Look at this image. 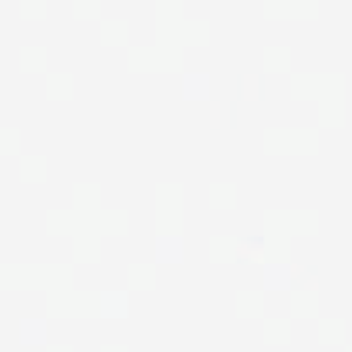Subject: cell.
Segmentation results:
<instances>
[{
    "label": "cell",
    "mask_w": 352,
    "mask_h": 352,
    "mask_svg": "<svg viewBox=\"0 0 352 352\" xmlns=\"http://www.w3.org/2000/svg\"><path fill=\"white\" fill-rule=\"evenodd\" d=\"M236 318H265V291H236Z\"/></svg>",
    "instance_id": "cell-18"
},
{
    "label": "cell",
    "mask_w": 352,
    "mask_h": 352,
    "mask_svg": "<svg viewBox=\"0 0 352 352\" xmlns=\"http://www.w3.org/2000/svg\"><path fill=\"white\" fill-rule=\"evenodd\" d=\"M72 19L100 21L102 19V0H72Z\"/></svg>",
    "instance_id": "cell-26"
},
{
    "label": "cell",
    "mask_w": 352,
    "mask_h": 352,
    "mask_svg": "<svg viewBox=\"0 0 352 352\" xmlns=\"http://www.w3.org/2000/svg\"><path fill=\"white\" fill-rule=\"evenodd\" d=\"M96 213V212H95ZM95 213L81 215L79 226L72 234V261L74 265L102 263V230L96 222Z\"/></svg>",
    "instance_id": "cell-9"
},
{
    "label": "cell",
    "mask_w": 352,
    "mask_h": 352,
    "mask_svg": "<svg viewBox=\"0 0 352 352\" xmlns=\"http://www.w3.org/2000/svg\"><path fill=\"white\" fill-rule=\"evenodd\" d=\"M100 47H129V21L100 19Z\"/></svg>",
    "instance_id": "cell-22"
},
{
    "label": "cell",
    "mask_w": 352,
    "mask_h": 352,
    "mask_svg": "<svg viewBox=\"0 0 352 352\" xmlns=\"http://www.w3.org/2000/svg\"><path fill=\"white\" fill-rule=\"evenodd\" d=\"M45 85L47 102H74L76 78L72 72H47Z\"/></svg>",
    "instance_id": "cell-14"
},
{
    "label": "cell",
    "mask_w": 352,
    "mask_h": 352,
    "mask_svg": "<svg viewBox=\"0 0 352 352\" xmlns=\"http://www.w3.org/2000/svg\"><path fill=\"white\" fill-rule=\"evenodd\" d=\"M212 41L208 19H186L184 0H155V45L206 48Z\"/></svg>",
    "instance_id": "cell-3"
},
{
    "label": "cell",
    "mask_w": 352,
    "mask_h": 352,
    "mask_svg": "<svg viewBox=\"0 0 352 352\" xmlns=\"http://www.w3.org/2000/svg\"><path fill=\"white\" fill-rule=\"evenodd\" d=\"M102 352H129V346L126 344H113V346H100Z\"/></svg>",
    "instance_id": "cell-30"
},
{
    "label": "cell",
    "mask_w": 352,
    "mask_h": 352,
    "mask_svg": "<svg viewBox=\"0 0 352 352\" xmlns=\"http://www.w3.org/2000/svg\"><path fill=\"white\" fill-rule=\"evenodd\" d=\"M263 320V346H292V318H261Z\"/></svg>",
    "instance_id": "cell-19"
},
{
    "label": "cell",
    "mask_w": 352,
    "mask_h": 352,
    "mask_svg": "<svg viewBox=\"0 0 352 352\" xmlns=\"http://www.w3.org/2000/svg\"><path fill=\"white\" fill-rule=\"evenodd\" d=\"M129 291H98V320L129 318Z\"/></svg>",
    "instance_id": "cell-11"
},
{
    "label": "cell",
    "mask_w": 352,
    "mask_h": 352,
    "mask_svg": "<svg viewBox=\"0 0 352 352\" xmlns=\"http://www.w3.org/2000/svg\"><path fill=\"white\" fill-rule=\"evenodd\" d=\"M291 102L318 103V129H346V72H294Z\"/></svg>",
    "instance_id": "cell-2"
},
{
    "label": "cell",
    "mask_w": 352,
    "mask_h": 352,
    "mask_svg": "<svg viewBox=\"0 0 352 352\" xmlns=\"http://www.w3.org/2000/svg\"><path fill=\"white\" fill-rule=\"evenodd\" d=\"M318 320V346L342 347L346 344V318H316Z\"/></svg>",
    "instance_id": "cell-24"
},
{
    "label": "cell",
    "mask_w": 352,
    "mask_h": 352,
    "mask_svg": "<svg viewBox=\"0 0 352 352\" xmlns=\"http://www.w3.org/2000/svg\"><path fill=\"white\" fill-rule=\"evenodd\" d=\"M320 210H263V261L272 267H291L292 237H318Z\"/></svg>",
    "instance_id": "cell-1"
},
{
    "label": "cell",
    "mask_w": 352,
    "mask_h": 352,
    "mask_svg": "<svg viewBox=\"0 0 352 352\" xmlns=\"http://www.w3.org/2000/svg\"><path fill=\"white\" fill-rule=\"evenodd\" d=\"M158 284L157 263H129L127 265V291L155 292Z\"/></svg>",
    "instance_id": "cell-13"
},
{
    "label": "cell",
    "mask_w": 352,
    "mask_h": 352,
    "mask_svg": "<svg viewBox=\"0 0 352 352\" xmlns=\"http://www.w3.org/2000/svg\"><path fill=\"white\" fill-rule=\"evenodd\" d=\"M19 181L23 184H47V155H23V157H19Z\"/></svg>",
    "instance_id": "cell-17"
},
{
    "label": "cell",
    "mask_w": 352,
    "mask_h": 352,
    "mask_svg": "<svg viewBox=\"0 0 352 352\" xmlns=\"http://www.w3.org/2000/svg\"><path fill=\"white\" fill-rule=\"evenodd\" d=\"M184 182H155V237L184 241Z\"/></svg>",
    "instance_id": "cell-5"
},
{
    "label": "cell",
    "mask_w": 352,
    "mask_h": 352,
    "mask_svg": "<svg viewBox=\"0 0 352 352\" xmlns=\"http://www.w3.org/2000/svg\"><path fill=\"white\" fill-rule=\"evenodd\" d=\"M342 347H344V351H346V352H351V351H352V347H351V346H347V344H344Z\"/></svg>",
    "instance_id": "cell-32"
},
{
    "label": "cell",
    "mask_w": 352,
    "mask_h": 352,
    "mask_svg": "<svg viewBox=\"0 0 352 352\" xmlns=\"http://www.w3.org/2000/svg\"><path fill=\"white\" fill-rule=\"evenodd\" d=\"M239 261V237L210 236V263L236 265Z\"/></svg>",
    "instance_id": "cell-16"
},
{
    "label": "cell",
    "mask_w": 352,
    "mask_h": 352,
    "mask_svg": "<svg viewBox=\"0 0 352 352\" xmlns=\"http://www.w3.org/2000/svg\"><path fill=\"white\" fill-rule=\"evenodd\" d=\"M31 329V336L26 337L21 344H45V333H36L38 329H45V320L40 322H24Z\"/></svg>",
    "instance_id": "cell-29"
},
{
    "label": "cell",
    "mask_w": 352,
    "mask_h": 352,
    "mask_svg": "<svg viewBox=\"0 0 352 352\" xmlns=\"http://www.w3.org/2000/svg\"><path fill=\"white\" fill-rule=\"evenodd\" d=\"M21 74H47L48 50L47 47H21L19 48Z\"/></svg>",
    "instance_id": "cell-25"
},
{
    "label": "cell",
    "mask_w": 352,
    "mask_h": 352,
    "mask_svg": "<svg viewBox=\"0 0 352 352\" xmlns=\"http://www.w3.org/2000/svg\"><path fill=\"white\" fill-rule=\"evenodd\" d=\"M102 182H74L72 184V210L81 215L102 208Z\"/></svg>",
    "instance_id": "cell-12"
},
{
    "label": "cell",
    "mask_w": 352,
    "mask_h": 352,
    "mask_svg": "<svg viewBox=\"0 0 352 352\" xmlns=\"http://www.w3.org/2000/svg\"><path fill=\"white\" fill-rule=\"evenodd\" d=\"M184 72V48L127 47V74H182Z\"/></svg>",
    "instance_id": "cell-7"
},
{
    "label": "cell",
    "mask_w": 352,
    "mask_h": 352,
    "mask_svg": "<svg viewBox=\"0 0 352 352\" xmlns=\"http://www.w3.org/2000/svg\"><path fill=\"white\" fill-rule=\"evenodd\" d=\"M265 21H318L320 0H263Z\"/></svg>",
    "instance_id": "cell-10"
},
{
    "label": "cell",
    "mask_w": 352,
    "mask_h": 352,
    "mask_svg": "<svg viewBox=\"0 0 352 352\" xmlns=\"http://www.w3.org/2000/svg\"><path fill=\"white\" fill-rule=\"evenodd\" d=\"M19 153H21V129L19 127L0 129V155L17 157Z\"/></svg>",
    "instance_id": "cell-28"
},
{
    "label": "cell",
    "mask_w": 352,
    "mask_h": 352,
    "mask_svg": "<svg viewBox=\"0 0 352 352\" xmlns=\"http://www.w3.org/2000/svg\"><path fill=\"white\" fill-rule=\"evenodd\" d=\"M79 215L76 210L55 208L47 210V236L48 237H71L79 226Z\"/></svg>",
    "instance_id": "cell-15"
},
{
    "label": "cell",
    "mask_w": 352,
    "mask_h": 352,
    "mask_svg": "<svg viewBox=\"0 0 352 352\" xmlns=\"http://www.w3.org/2000/svg\"><path fill=\"white\" fill-rule=\"evenodd\" d=\"M292 320H316L320 316V294L316 291H294L291 292Z\"/></svg>",
    "instance_id": "cell-20"
},
{
    "label": "cell",
    "mask_w": 352,
    "mask_h": 352,
    "mask_svg": "<svg viewBox=\"0 0 352 352\" xmlns=\"http://www.w3.org/2000/svg\"><path fill=\"white\" fill-rule=\"evenodd\" d=\"M265 157H318V127H265Z\"/></svg>",
    "instance_id": "cell-6"
},
{
    "label": "cell",
    "mask_w": 352,
    "mask_h": 352,
    "mask_svg": "<svg viewBox=\"0 0 352 352\" xmlns=\"http://www.w3.org/2000/svg\"><path fill=\"white\" fill-rule=\"evenodd\" d=\"M208 206L213 212L237 210V182H212Z\"/></svg>",
    "instance_id": "cell-23"
},
{
    "label": "cell",
    "mask_w": 352,
    "mask_h": 352,
    "mask_svg": "<svg viewBox=\"0 0 352 352\" xmlns=\"http://www.w3.org/2000/svg\"><path fill=\"white\" fill-rule=\"evenodd\" d=\"M48 0H19L21 21H47Z\"/></svg>",
    "instance_id": "cell-27"
},
{
    "label": "cell",
    "mask_w": 352,
    "mask_h": 352,
    "mask_svg": "<svg viewBox=\"0 0 352 352\" xmlns=\"http://www.w3.org/2000/svg\"><path fill=\"white\" fill-rule=\"evenodd\" d=\"M45 349L47 352H74V346H71V344H60V346H45Z\"/></svg>",
    "instance_id": "cell-31"
},
{
    "label": "cell",
    "mask_w": 352,
    "mask_h": 352,
    "mask_svg": "<svg viewBox=\"0 0 352 352\" xmlns=\"http://www.w3.org/2000/svg\"><path fill=\"white\" fill-rule=\"evenodd\" d=\"M74 263L0 265V291L47 292L55 287H74Z\"/></svg>",
    "instance_id": "cell-4"
},
{
    "label": "cell",
    "mask_w": 352,
    "mask_h": 352,
    "mask_svg": "<svg viewBox=\"0 0 352 352\" xmlns=\"http://www.w3.org/2000/svg\"><path fill=\"white\" fill-rule=\"evenodd\" d=\"M292 47L272 45L263 47V74H291Z\"/></svg>",
    "instance_id": "cell-21"
},
{
    "label": "cell",
    "mask_w": 352,
    "mask_h": 352,
    "mask_svg": "<svg viewBox=\"0 0 352 352\" xmlns=\"http://www.w3.org/2000/svg\"><path fill=\"white\" fill-rule=\"evenodd\" d=\"M45 294L47 320H98V291L55 287Z\"/></svg>",
    "instance_id": "cell-8"
}]
</instances>
